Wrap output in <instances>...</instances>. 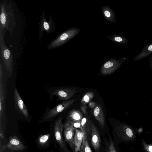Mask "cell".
Wrapping results in <instances>:
<instances>
[{
  "label": "cell",
  "instance_id": "obj_1",
  "mask_svg": "<svg viewBox=\"0 0 152 152\" xmlns=\"http://www.w3.org/2000/svg\"><path fill=\"white\" fill-rule=\"evenodd\" d=\"M0 8V30L4 36L7 31L12 36L16 25L15 10L11 2L7 4L5 0L1 1Z\"/></svg>",
  "mask_w": 152,
  "mask_h": 152
},
{
  "label": "cell",
  "instance_id": "obj_2",
  "mask_svg": "<svg viewBox=\"0 0 152 152\" xmlns=\"http://www.w3.org/2000/svg\"><path fill=\"white\" fill-rule=\"evenodd\" d=\"M0 56L7 69L12 72L13 66V55L11 50L5 44L4 36L0 30Z\"/></svg>",
  "mask_w": 152,
  "mask_h": 152
},
{
  "label": "cell",
  "instance_id": "obj_3",
  "mask_svg": "<svg viewBox=\"0 0 152 152\" xmlns=\"http://www.w3.org/2000/svg\"><path fill=\"white\" fill-rule=\"evenodd\" d=\"M115 132L118 136L124 141L133 140L135 137L134 131L130 126L121 122L115 123Z\"/></svg>",
  "mask_w": 152,
  "mask_h": 152
},
{
  "label": "cell",
  "instance_id": "obj_4",
  "mask_svg": "<svg viewBox=\"0 0 152 152\" xmlns=\"http://www.w3.org/2000/svg\"><path fill=\"white\" fill-rule=\"evenodd\" d=\"M39 25V41L42 38L44 31L47 33L54 32L55 29V23L52 17L50 15L48 21H47L45 16V13L44 11L42 14Z\"/></svg>",
  "mask_w": 152,
  "mask_h": 152
},
{
  "label": "cell",
  "instance_id": "obj_5",
  "mask_svg": "<svg viewBox=\"0 0 152 152\" xmlns=\"http://www.w3.org/2000/svg\"><path fill=\"white\" fill-rule=\"evenodd\" d=\"M77 31L71 30L64 32L52 40L49 44L47 49L48 50L53 49L61 46L73 36L77 32Z\"/></svg>",
  "mask_w": 152,
  "mask_h": 152
},
{
  "label": "cell",
  "instance_id": "obj_6",
  "mask_svg": "<svg viewBox=\"0 0 152 152\" xmlns=\"http://www.w3.org/2000/svg\"><path fill=\"white\" fill-rule=\"evenodd\" d=\"M62 118L60 117L56 120L54 125V134L57 142L64 152H69L67 148L62 137V131L64 125Z\"/></svg>",
  "mask_w": 152,
  "mask_h": 152
},
{
  "label": "cell",
  "instance_id": "obj_7",
  "mask_svg": "<svg viewBox=\"0 0 152 152\" xmlns=\"http://www.w3.org/2000/svg\"><path fill=\"white\" fill-rule=\"evenodd\" d=\"M76 99H71L65 101L61 103L47 112L45 117L46 119L53 118L57 116L59 113L69 108L76 101Z\"/></svg>",
  "mask_w": 152,
  "mask_h": 152
},
{
  "label": "cell",
  "instance_id": "obj_8",
  "mask_svg": "<svg viewBox=\"0 0 152 152\" xmlns=\"http://www.w3.org/2000/svg\"><path fill=\"white\" fill-rule=\"evenodd\" d=\"M64 134L65 140L69 144L72 149L74 148V137L75 129L67 119L64 126Z\"/></svg>",
  "mask_w": 152,
  "mask_h": 152
},
{
  "label": "cell",
  "instance_id": "obj_9",
  "mask_svg": "<svg viewBox=\"0 0 152 152\" xmlns=\"http://www.w3.org/2000/svg\"><path fill=\"white\" fill-rule=\"evenodd\" d=\"M91 141L92 145L96 152H99L101 144L99 132L94 122L91 121Z\"/></svg>",
  "mask_w": 152,
  "mask_h": 152
},
{
  "label": "cell",
  "instance_id": "obj_10",
  "mask_svg": "<svg viewBox=\"0 0 152 152\" xmlns=\"http://www.w3.org/2000/svg\"><path fill=\"white\" fill-rule=\"evenodd\" d=\"M77 91L75 89L69 88H65L58 89L55 90L53 93L52 95L57 96L60 100L65 101L72 98L76 93Z\"/></svg>",
  "mask_w": 152,
  "mask_h": 152
},
{
  "label": "cell",
  "instance_id": "obj_11",
  "mask_svg": "<svg viewBox=\"0 0 152 152\" xmlns=\"http://www.w3.org/2000/svg\"><path fill=\"white\" fill-rule=\"evenodd\" d=\"M14 97L17 110L26 118H28V110L16 88L14 92Z\"/></svg>",
  "mask_w": 152,
  "mask_h": 152
},
{
  "label": "cell",
  "instance_id": "obj_12",
  "mask_svg": "<svg viewBox=\"0 0 152 152\" xmlns=\"http://www.w3.org/2000/svg\"><path fill=\"white\" fill-rule=\"evenodd\" d=\"M121 61H111L106 62L102 68L101 73L105 75L110 74L118 69L121 64Z\"/></svg>",
  "mask_w": 152,
  "mask_h": 152
},
{
  "label": "cell",
  "instance_id": "obj_13",
  "mask_svg": "<svg viewBox=\"0 0 152 152\" xmlns=\"http://www.w3.org/2000/svg\"><path fill=\"white\" fill-rule=\"evenodd\" d=\"M7 146V148L15 151H22L25 148L24 145L16 136L10 137L9 142Z\"/></svg>",
  "mask_w": 152,
  "mask_h": 152
},
{
  "label": "cell",
  "instance_id": "obj_14",
  "mask_svg": "<svg viewBox=\"0 0 152 152\" xmlns=\"http://www.w3.org/2000/svg\"><path fill=\"white\" fill-rule=\"evenodd\" d=\"M93 115L98 122L102 129L104 128L105 125V118L102 106L99 104H96L93 111Z\"/></svg>",
  "mask_w": 152,
  "mask_h": 152
},
{
  "label": "cell",
  "instance_id": "obj_15",
  "mask_svg": "<svg viewBox=\"0 0 152 152\" xmlns=\"http://www.w3.org/2000/svg\"><path fill=\"white\" fill-rule=\"evenodd\" d=\"M75 133L74 137L75 152L80 151L83 142L84 132L81 129L75 128Z\"/></svg>",
  "mask_w": 152,
  "mask_h": 152
},
{
  "label": "cell",
  "instance_id": "obj_16",
  "mask_svg": "<svg viewBox=\"0 0 152 152\" xmlns=\"http://www.w3.org/2000/svg\"><path fill=\"white\" fill-rule=\"evenodd\" d=\"M152 54V42L146 45L142 48L139 54L135 56L133 61L136 62L141 60Z\"/></svg>",
  "mask_w": 152,
  "mask_h": 152
},
{
  "label": "cell",
  "instance_id": "obj_17",
  "mask_svg": "<svg viewBox=\"0 0 152 152\" xmlns=\"http://www.w3.org/2000/svg\"><path fill=\"white\" fill-rule=\"evenodd\" d=\"M3 68H0V118L1 120V118L3 113V103L4 100L3 85L2 83Z\"/></svg>",
  "mask_w": 152,
  "mask_h": 152
},
{
  "label": "cell",
  "instance_id": "obj_18",
  "mask_svg": "<svg viewBox=\"0 0 152 152\" xmlns=\"http://www.w3.org/2000/svg\"><path fill=\"white\" fill-rule=\"evenodd\" d=\"M81 126V130L83 132H85L87 137L91 134V121L88 117H83L80 121Z\"/></svg>",
  "mask_w": 152,
  "mask_h": 152
},
{
  "label": "cell",
  "instance_id": "obj_19",
  "mask_svg": "<svg viewBox=\"0 0 152 152\" xmlns=\"http://www.w3.org/2000/svg\"><path fill=\"white\" fill-rule=\"evenodd\" d=\"M80 152H93L89 145L88 137L85 132H84L83 142L81 147Z\"/></svg>",
  "mask_w": 152,
  "mask_h": 152
},
{
  "label": "cell",
  "instance_id": "obj_20",
  "mask_svg": "<svg viewBox=\"0 0 152 152\" xmlns=\"http://www.w3.org/2000/svg\"><path fill=\"white\" fill-rule=\"evenodd\" d=\"M68 117L80 121L83 118L81 113L80 111L75 110H73L70 111L68 114Z\"/></svg>",
  "mask_w": 152,
  "mask_h": 152
},
{
  "label": "cell",
  "instance_id": "obj_21",
  "mask_svg": "<svg viewBox=\"0 0 152 152\" xmlns=\"http://www.w3.org/2000/svg\"><path fill=\"white\" fill-rule=\"evenodd\" d=\"M94 96V93L92 92L86 93L83 96L81 100L83 104L88 103L92 99Z\"/></svg>",
  "mask_w": 152,
  "mask_h": 152
},
{
  "label": "cell",
  "instance_id": "obj_22",
  "mask_svg": "<svg viewBox=\"0 0 152 152\" xmlns=\"http://www.w3.org/2000/svg\"><path fill=\"white\" fill-rule=\"evenodd\" d=\"M67 119L74 128H79L81 129L80 121L75 120L68 117H67Z\"/></svg>",
  "mask_w": 152,
  "mask_h": 152
},
{
  "label": "cell",
  "instance_id": "obj_23",
  "mask_svg": "<svg viewBox=\"0 0 152 152\" xmlns=\"http://www.w3.org/2000/svg\"><path fill=\"white\" fill-rule=\"evenodd\" d=\"M50 134H48L43 135L40 136L38 139V142L41 145H44L45 144L48 140Z\"/></svg>",
  "mask_w": 152,
  "mask_h": 152
},
{
  "label": "cell",
  "instance_id": "obj_24",
  "mask_svg": "<svg viewBox=\"0 0 152 152\" xmlns=\"http://www.w3.org/2000/svg\"><path fill=\"white\" fill-rule=\"evenodd\" d=\"M107 152H117L112 141L110 140L107 145Z\"/></svg>",
  "mask_w": 152,
  "mask_h": 152
},
{
  "label": "cell",
  "instance_id": "obj_25",
  "mask_svg": "<svg viewBox=\"0 0 152 152\" xmlns=\"http://www.w3.org/2000/svg\"><path fill=\"white\" fill-rule=\"evenodd\" d=\"M142 143L145 150L147 152H152V145L147 144L144 141H142Z\"/></svg>",
  "mask_w": 152,
  "mask_h": 152
},
{
  "label": "cell",
  "instance_id": "obj_26",
  "mask_svg": "<svg viewBox=\"0 0 152 152\" xmlns=\"http://www.w3.org/2000/svg\"><path fill=\"white\" fill-rule=\"evenodd\" d=\"M80 108L83 112L86 115V109L87 107L86 104H83L80 106Z\"/></svg>",
  "mask_w": 152,
  "mask_h": 152
},
{
  "label": "cell",
  "instance_id": "obj_27",
  "mask_svg": "<svg viewBox=\"0 0 152 152\" xmlns=\"http://www.w3.org/2000/svg\"><path fill=\"white\" fill-rule=\"evenodd\" d=\"M149 66L152 70V56L148 58Z\"/></svg>",
  "mask_w": 152,
  "mask_h": 152
},
{
  "label": "cell",
  "instance_id": "obj_28",
  "mask_svg": "<svg viewBox=\"0 0 152 152\" xmlns=\"http://www.w3.org/2000/svg\"><path fill=\"white\" fill-rule=\"evenodd\" d=\"M104 14L105 16L107 18H109L110 17L111 14L110 12L107 10H106L104 11Z\"/></svg>",
  "mask_w": 152,
  "mask_h": 152
},
{
  "label": "cell",
  "instance_id": "obj_29",
  "mask_svg": "<svg viewBox=\"0 0 152 152\" xmlns=\"http://www.w3.org/2000/svg\"><path fill=\"white\" fill-rule=\"evenodd\" d=\"M96 105V103L94 102H91L89 103V106L91 108H94Z\"/></svg>",
  "mask_w": 152,
  "mask_h": 152
},
{
  "label": "cell",
  "instance_id": "obj_30",
  "mask_svg": "<svg viewBox=\"0 0 152 152\" xmlns=\"http://www.w3.org/2000/svg\"><path fill=\"white\" fill-rule=\"evenodd\" d=\"M151 101L152 102V98L151 99Z\"/></svg>",
  "mask_w": 152,
  "mask_h": 152
}]
</instances>
